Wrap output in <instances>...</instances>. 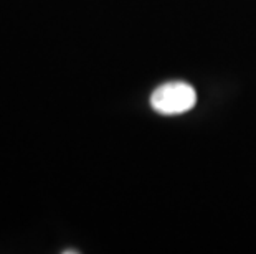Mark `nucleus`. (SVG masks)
<instances>
[{
  "instance_id": "nucleus-1",
  "label": "nucleus",
  "mask_w": 256,
  "mask_h": 254,
  "mask_svg": "<svg viewBox=\"0 0 256 254\" xmlns=\"http://www.w3.org/2000/svg\"><path fill=\"white\" fill-rule=\"evenodd\" d=\"M197 102V93L187 83H167L154 91L150 104L156 112L164 116L184 114Z\"/></svg>"
}]
</instances>
